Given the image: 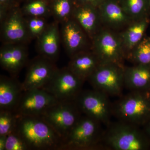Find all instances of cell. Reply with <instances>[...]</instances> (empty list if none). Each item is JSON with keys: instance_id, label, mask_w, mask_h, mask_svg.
<instances>
[{"instance_id": "7c38bea8", "label": "cell", "mask_w": 150, "mask_h": 150, "mask_svg": "<svg viewBox=\"0 0 150 150\" xmlns=\"http://www.w3.org/2000/svg\"><path fill=\"white\" fill-rule=\"evenodd\" d=\"M58 68L55 63L40 55L27 64V71L22 83L25 91L43 88L51 80Z\"/></svg>"}, {"instance_id": "5bb4252c", "label": "cell", "mask_w": 150, "mask_h": 150, "mask_svg": "<svg viewBox=\"0 0 150 150\" xmlns=\"http://www.w3.org/2000/svg\"><path fill=\"white\" fill-rule=\"evenodd\" d=\"M28 62L27 44H2L0 49V65L11 76L17 77Z\"/></svg>"}, {"instance_id": "3957f363", "label": "cell", "mask_w": 150, "mask_h": 150, "mask_svg": "<svg viewBox=\"0 0 150 150\" xmlns=\"http://www.w3.org/2000/svg\"><path fill=\"white\" fill-rule=\"evenodd\" d=\"M112 103L117 120L143 127L150 118V91H129Z\"/></svg>"}, {"instance_id": "4fadbf2b", "label": "cell", "mask_w": 150, "mask_h": 150, "mask_svg": "<svg viewBox=\"0 0 150 150\" xmlns=\"http://www.w3.org/2000/svg\"><path fill=\"white\" fill-rule=\"evenodd\" d=\"M61 40L69 58L90 49L91 40L83 28L73 17L60 23Z\"/></svg>"}, {"instance_id": "d4e9b609", "label": "cell", "mask_w": 150, "mask_h": 150, "mask_svg": "<svg viewBox=\"0 0 150 150\" xmlns=\"http://www.w3.org/2000/svg\"><path fill=\"white\" fill-rule=\"evenodd\" d=\"M126 13L134 20L149 17V9L147 0H119Z\"/></svg>"}, {"instance_id": "8fae6325", "label": "cell", "mask_w": 150, "mask_h": 150, "mask_svg": "<svg viewBox=\"0 0 150 150\" xmlns=\"http://www.w3.org/2000/svg\"><path fill=\"white\" fill-rule=\"evenodd\" d=\"M59 101L42 88L25 91L16 111L21 115L41 116L48 108Z\"/></svg>"}, {"instance_id": "f546056e", "label": "cell", "mask_w": 150, "mask_h": 150, "mask_svg": "<svg viewBox=\"0 0 150 150\" xmlns=\"http://www.w3.org/2000/svg\"><path fill=\"white\" fill-rule=\"evenodd\" d=\"M105 0H76L79 4L89 5L98 8Z\"/></svg>"}, {"instance_id": "f1b7e54d", "label": "cell", "mask_w": 150, "mask_h": 150, "mask_svg": "<svg viewBox=\"0 0 150 150\" xmlns=\"http://www.w3.org/2000/svg\"><path fill=\"white\" fill-rule=\"evenodd\" d=\"M19 6L18 0H0V21L5 17L9 11Z\"/></svg>"}, {"instance_id": "7a4b0ae2", "label": "cell", "mask_w": 150, "mask_h": 150, "mask_svg": "<svg viewBox=\"0 0 150 150\" xmlns=\"http://www.w3.org/2000/svg\"><path fill=\"white\" fill-rule=\"evenodd\" d=\"M142 127L117 120L105 129L102 150H147L150 141Z\"/></svg>"}, {"instance_id": "ac0fdd59", "label": "cell", "mask_w": 150, "mask_h": 150, "mask_svg": "<svg viewBox=\"0 0 150 150\" xmlns=\"http://www.w3.org/2000/svg\"><path fill=\"white\" fill-rule=\"evenodd\" d=\"M24 91L16 77L0 76V109L16 111Z\"/></svg>"}, {"instance_id": "d6a6232c", "label": "cell", "mask_w": 150, "mask_h": 150, "mask_svg": "<svg viewBox=\"0 0 150 150\" xmlns=\"http://www.w3.org/2000/svg\"><path fill=\"white\" fill-rule=\"evenodd\" d=\"M20 4L21 2H25L26 1H28V0H18Z\"/></svg>"}, {"instance_id": "e0dca14e", "label": "cell", "mask_w": 150, "mask_h": 150, "mask_svg": "<svg viewBox=\"0 0 150 150\" xmlns=\"http://www.w3.org/2000/svg\"><path fill=\"white\" fill-rule=\"evenodd\" d=\"M83 28L90 40L103 27L98 8L76 2L72 16Z\"/></svg>"}, {"instance_id": "4316f807", "label": "cell", "mask_w": 150, "mask_h": 150, "mask_svg": "<svg viewBox=\"0 0 150 150\" xmlns=\"http://www.w3.org/2000/svg\"><path fill=\"white\" fill-rule=\"evenodd\" d=\"M28 33L31 39H37L48 26L46 18L25 16Z\"/></svg>"}, {"instance_id": "7402d4cb", "label": "cell", "mask_w": 150, "mask_h": 150, "mask_svg": "<svg viewBox=\"0 0 150 150\" xmlns=\"http://www.w3.org/2000/svg\"><path fill=\"white\" fill-rule=\"evenodd\" d=\"M50 0H28L21 9L25 16L47 18L51 16Z\"/></svg>"}, {"instance_id": "ffe728a7", "label": "cell", "mask_w": 150, "mask_h": 150, "mask_svg": "<svg viewBox=\"0 0 150 150\" xmlns=\"http://www.w3.org/2000/svg\"><path fill=\"white\" fill-rule=\"evenodd\" d=\"M100 64L99 60L91 49L77 53L70 58L68 68L84 81L88 79Z\"/></svg>"}, {"instance_id": "4dcf8cb0", "label": "cell", "mask_w": 150, "mask_h": 150, "mask_svg": "<svg viewBox=\"0 0 150 150\" xmlns=\"http://www.w3.org/2000/svg\"><path fill=\"white\" fill-rule=\"evenodd\" d=\"M143 129L150 141V118L144 126H143Z\"/></svg>"}, {"instance_id": "cb8c5ba5", "label": "cell", "mask_w": 150, "mask_h": 150, "mask_svg": "<svg viewBox=\"0 0 150 150\" xmlns=\"http://www.w3.org/2000/svg\"><path fill=\"white\" fill-rule=\"evenodd\" d=\"M133 64L150 65V36L143 38L126 57Z\"/></svg>"}, {"instance_id": "9c48e42d", "label": "cell", "mask_w": 150, "mask_h": 150, "mask_svg": "<svg viewBox=\"0 0 150 150\" xmlns=\"http://www.w3.org/2000/svg\"><path fill=\"white\" fill-rule=\"evenodd\" d=\"M85 82L67 67L57 69L51 80L42 89L59 101H73L82 91Z\"/></svg>"}, {"instance_id": "52a82bcc", "label": "cell", "mask_w": 150, "mask_h": 150, "mask_svg": "<svg viewBox=\"0 0 150 150\" xmlns=\"http://www.w3.org/2000/svg\"><path fill=\"white\" fill-rule=\"evenodd\" d=\"M75 100L59 101L41 115L53 129L65 139L82 115Z\"/></svg>"}, {"instance_id": "9a60e30c", "label": "cell", "mask_w": 150, "mask_h": 150, "mask_svg": "<svg viewBox=\"0 0 150 150\" xmlns=\"http://www.w3.org/2000/svg\"><path fill=\"white\" fill-rule=\"evenodd\" d=\"M98 9L103 27L115 31L123 30L134 21L126 13L119 0H105Z\"/></svg>"}, {"instance_id": "ba28073f", "label": "cell", "mask_w": 150, "mask_h": 150, "mask_svg": "<svg viewBox=\"0 0 150 150\" xmlns=\"http://www.w3.org/2000/svg\"><path fill=\"white\" fill-rule=\"evenodd\" d=\"M124 65L100 64L88 79L93 88L108 96L122 95L124 84Z\"/></svg>"}, {"instance_id": "277c9868", "label": "cell", "mask_w": 150, "mask_h": 150, "mask_svg": "<svg viewBox=\"0 0 150 150\" xmlns=\"http://www.w3.org/2000/svg\"><path fill=\"white\" fill-rule=\"evenodd\" d=\"M99 122L84 115L64 140L62 150H102L104 130Z\"/></svg>"}, {"instance_id": "2e32d148", "label": "cell", "mask_w": 150, "mask_h": 150, "mask_svg": "<svg viewBox=\"0 0 150 150\" xmlns=\"http://www.w3.org/2000/svg\"><path fill=\"white\" fill-rule=\"evenodd\" d=\"M58 22L48 23L44 32L38 38L36 48L39 55L56 63L60 54L61 33Z\"/></svg>"}, {"instance_id": "8992f818", "label": "cell", "mask_w": 150, "mask_h": 150, "mask_svg": "<svg viewBox=\"0 0 150 150\" xmlns=\"http://www.w3.org/2000/svg\"><path fill=\"white\" fill-rule=\"evenodd\" d=\"M106 94L93 89L83 90L75 101L83 115L94 119L105 127L112 116V103Z\"/></svg>"}, {"instance_id": "484cf974", "label": "cell", "mask_w": 150, "mask_h": 150, "mask_svg": "<svg viewBox=\"0 0 150 150\" xmlns=\"http://www.w3.org/2000/svg\"><path fill=\"white\" fill-rule=\"evenodd\" d=\"M20 116L15 110L0 109V136H7L16 130Z\"/></svg>"}, {"instance_id": "6da1fadb", "label": "cell", "mask_w": 150, "mask_h": 150, "mask_svg": "<svg viewBox=\"0 0 150 150\" xmlns=\"http://www.w3.org/2000/svg\"><path fill=\"white\" fill-rule=\"evenodd\" d=\"M16 130L29 150H62L64 140L41 116L21 115Z\"/></svg>"}, {"instance_id": "d6986e66", "label": "cell", "mask_w": 150, "mask_h": 150, "mask_svg": "<svg viewBox=\"0 0 150 150\" xmlns=\"http://www.w3.org/2000/svg\"><path fill=\"white\" fill-rule=\"evenodd\" d=\"M124 84L129 91H150V65L124 67Z\"/></svg>"}, {"instance_id": "1f68e13d", "label": "cell", "mask_w": 150, "mask_h": 150, "mask_svg": "<svg viewBox=\"0 0 150 150\" xmlns=\"http://www.w3.org/2000/svg\"><path fill=\"white\" fill-rule=\"evenodd\" d=\"M7 136H0V150H5Z\"/></svg>"}, {"instance_id": "603a6c76", "label": "cell", "mask_w": 150, "mask_h": 150, "mask_svg": "<svg viewBox=\"0 0 150 150\" xmlns=\"http://www.w3.org/2000/svg\"><path fill=\"white\" fill-rule=\"evenodd\" d=\"M76 0H50L51 16L55 21L62 23L72 16Z\"/></svg>"}, {"instance_id": "83f0119b", "label": "cell", "mask_w": 150, "mask_h": 150, "mask_svg": "<svg viewBox=\"0 0 150 150\" xmlns=\"http://www.w3.org/2000/svg\"><path fill=\"white\" fill-rule=\"evenodd\" d=\"M5 150H29L17 130L7 136Z\"/></svg>"}, {"instance_id": "30bf717a", "label": "cell", "mask_w": 150, "mask_h": 150, "mask_svg": "<svg viewBox=\"0 0 150 150\" xmlns=\"http://www.w3.org/2000/svg\"><path fill=\"white\" fill-rule=\"evenodd\" d=\"M1 23V38L2 43L28 44L32 39L28 33L25 16L21 7L9 11Z\"/></svg>"}, {"instance_id": "44dd1931", "label": "cell", "mask_w": 150, "mask_h": 150, "mask_svg": "<svg viewBox=\"0 0 150 150\" xmlns=\"http://www.w3.org/2000/svg\"><path fill=\"white\" fill-rule=\"evenodd\" d=\"M149 21V17L135 20L119 33L126 57L145 37Z\"/></svg>"}, {"instance_id": "5b68a950", "label": "cell", "mask_w": 150, "mask_h": 150, "mask_svg": "<svg viewBox=\"0 0 150 150\" xmlns=\"http://www.w3.org/2000/svg\"><path fill=\"white\" fill-rule=\"evenodd\" d=\"M91 50L100 64L123 65L126 53L119 33L102 27L91 40Z\"/></svg>"}, {"instance_id": "836d02e7", "label": "cell", "mask_w": 150, "mask_h": 150, "mask_svg": "<svg viewBox=\"0 0 150 150\" xmlns=\"http://www.w3.org/2000/svg\"><path fill=\"white\" fill-rule=\"evenodd\" d=\"M148 5H149V12L150 14V0H147Z\"/></svg>"}]
</instances>
